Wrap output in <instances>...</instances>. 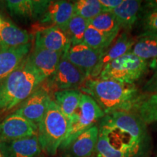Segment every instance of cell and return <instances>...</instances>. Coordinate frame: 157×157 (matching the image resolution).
<instances>
[{"label": "cell", "mask_w": 157, "mask_h": 157, "mask_svg": "<svg viewBox=\"0 0 157 157\" xmlns=\"http://www.w3.org/2000/svg\"><path fill=\"white\" fill-rule=\"evenodd\" d=\"M44 80L27 57L16 69L0 82V113L10 111L24 101Z\"/></svg>", "instance_id": "3"}, {"label": "cell", "mask_w": 157, "mask_h": 157, "mask_svg": "<svg viewBox=\"0 0 157 157\" xmlns=\"http://www.w3.org/2000/svg\"><path fill=\"white\" fill-rule=\"evenodd\" d=\"M105 114L90 96L82 93L81 101L77 111L70 119L68 135L60 148L64 150L75 139L87 129L95 126Z\"/></svg>", "instance_id": "6"}, {"label": "cell", "mask_w": 157, "mask_h": 157, "mask_svg": "<svg viewBox=\"0 0 157 157\" xmlns=\"http://www.w3.org/2000/svg\"><path fill=\"white\" fill-rule=\"evenodd\" d=\"M103 53L104 52L94 50L82 42L71 45L63 56L68 61L82 70L87 75V78H90Z\"/></svg>", "instance_id": "9"}, {"label": "cell", "mask_w": 157, "mask_h": 157, "mask_svg": "<svg viewBox=\"0 0 157 157\" xmlns=\"http://www.w3.org/2000/svg\"><path fill=\"white\" fill-rule=\"evenodd\" d=\"M98 126L90 127L82 133L66 149V157H89L95 151L98 139Z\"/></svg>", "instance_id": "17"}, {"label": "cell", "mask_w": 157, "mask_h": 157, "mask_svg": "<svg viewBox=\"0 0 157 157\" xmlns=\"http://www.w3.org/2000/svg\"><path fill=\"white\" fill-rule=\"evenodd\" d=\"M141 5L142 2L138 0H123L122 3L111 13L117 19L120 28L127 31L137 21Z\"/></svg>", "instance_id": "20"}, {"label": "cell", "mask_w": 157, "mask_h": 157, "mask_svg": "<svg viewBox=\"0 0 157 157\" xmlns=\"http://www.w3.org/2000/svg\"><path fill=\"white\" fill-rule=\"evenodd\" d=\"M74 5L75 14L88 21L103 12L99 0H78Z\"/></svg>", "instance_id": "27"}, {"label": "cell", "mask_w": 157, "mask_h": 157, "mask_svg": "<svg viewBox=\"0 0 157 157\" xmlns=\"http://www.w3.org/2000/svg\"><path fill=\"white\" fill-rule=\"evenodd\" d=\"M87 78V75L82 70L63 56L56 71L48 78V88L57 91L76 90L81 87Z\"/></svg>", "instance_id": "7"}, {"label": "cell", "mask_w": 157, "mask_h": 157, "mask_svg": "<svg viewBox=\"0 0 157 157\" xmlns=\"http://www.w3.org/2000/svg\"><path fill=\"white\" fill-rule=\"evenodd\" d=\"M123 0H99L103 12L111 13L122 3Z\"/></svg>", "instance_id": "30"}, {"label": "cell", "mask_w": 157, "mask_h": 157, "mask_svg": "<svg viewBox=\"0 0 157 157\" xmlns=\"http://www.w3.org/2000/svg\"><path fill=\"white\" fill-rule=\"evenodd\" d=\"M31 36L27 31L19 28L11 21L3 19L0 24V45L17 47L30 43Z\"/></svg>", "instance_id": "19"}, {"label": "cell", "mask_w": 157, "mask_h": 157, "mask_svg": "<svg viewBox=\"0 0 157 157\" xmlns=\"http://www.w3.org/2000/svg\"><path fill=\"white\" fill-rule=\"evenodd\" d=\"M70 119L66 117L53 100L49 103L48 110L38 125V139L42 150L55 156L67 136Z\"/></svg>", "instance_id": "4"}, {"label": "cell", "mask_w": 157, "mask_h": 157, "mask_svg": "<svg viewBox=\"0 0 157 157\" xmlns=\"http://www.w3.org/2000/svg\"><path fill=\"white\" fill-rule=\"evenodd\" d=\"M71 46L68 35L62 29L56 26H49L36 32L35 47L62 52H66Z\"/></svg>", "instance_id": "12"}, {"label": "cell", "mask_w": 157, "mask_h": 157, "mask_svg": "<svg viewBox=\"0 0 157 157\" xmlns=\"http://www.w3.org/2000/svg\"><path fill=\"white\" fill-rule=\"evenodd\" d=\"M4 18L2 17L1 16V15H0V24H1V23H2V20H3Z\"/></svg>", "instance_id": "32"}, {"label": "cell", "mask_w": 157, "mask_h": 157, "mask_svg": "<svg viewBox=\"0 0 157 157\" xmlns=\"http://www.w3.org/2000/svg\"><path fill=\"white\" fill-rule=\"evenodd\" d=\"M146 6L148 10H157V0L146 2Z\"/></svg>", "instance_id": "31"}, {"label": "cell", "mask_w": 157, "mask_h": 157, "mask_svg": "<svg viewBox=\"0 0 157 157\" xmlns=\"http://www.w3.org/2000/svg\"><path fill=\"white\" fill-rule=\"evenodd\" d=\"M118 35L108 34L88 25L84 34L83 43L94 50L105 52L114 42Z\"/></svg>", "instance_id": "24"}, {"label": "cell", "mask_w": 157, "mask_h": 157, "mask_svg": "<svg viewBox=\"0 0 157 157\" xmlns=\"http://www.w3.org/2000/svg\"><path fill=\"white\" fill-rule=\"evenodd\" d=\"M96 157H137L146 144V124L133 112H115L100 120Z\"/></svg>", "instance_id": "1"}, {"label": "cell", "mask_w": 157, "mask_h": 157, "mask_svg": "<svg viewBox=\"0 0 157 157\" xmlns=\"http://www.w3.org/2000/svg\"><path fill=\"white\" fill-rule=\"evenodd\" d=\"M143 23L146 32L157 34V10H148L143 16Z\"/></svg>", "instance_id": "28"}, {"label": "cell", "mask_w": 157, "mask_h": 157, "mask_svg": "<svg viewBox=\"0 0 157 157\" xmlns=\"http://www.w3.org/2000/svg\"><path fill=\"white\" fill-rule=\"evenodd\" d=\"M42 151L38 135L0 142L3 157H39Z\"/></svg>", "instance_id": "11"}, {"label": "cell", "mask_w": 157, "mask_h": 157, "mask_svg": "<svg viewBox=\"0 0 157 157\" xmlns=\"http://www.w3.org/2000/svg\"><path fill=\"white\" fill-rule=\"evenodd\" d=\"M130 52L146 61L157 58V34L145 32L141 34L135 39Z\"/></svg>", "instance_id": "23"}, {"label": "cell", "mask_w": 157, "mask_h": 157, "mask_svg": "<svg viewBox=\"0 0 157 157\" xmlns=\"http://www.w3.org/2000/svg\"><path fill=\"white\" fill-rule=\"evenodd\" d=\"M63 53L35 47L28 60L37 72L48 79L53 74Z\"/></svg>", "instance_id": "16"}, {"label": "cell", "mask_w": 157, "mask_h": 157, "mask_svg": "<svg viewBox=\"0 0 157 157\" xmlns=\"http://www.w3.org/2000/svg\"><path fill=\"white\" fill-rule=\"evenodd\" d=\"M154 69L153 75L143 86V90L145 94L157 93V65L154 67Z\"/></svg>", "instance_id": "29"}, {"label": "cell", "mask_w": 157, "mask_h": 157, "mask_svg": "<svg viewBox=\"0 0 157 157\" xmlns=\"http://www.w3.org/2000/svg\"><path fill=\"white\" fill-rule=\"evenodd\" d=\"M148 67V61L129 52L108 63L98 77L135 84L146 74Z\"/></svg>", "instance_id": "5"}, {"label": "cell", "mask_w": 157, "mask_h": 157, "mask_svg": "<svg viewBox=\"0 0 157 157\" xmlns=\"http://www.w3.org/2000/svg\"><path fill=\"white\" fill-rule=\"evenodd\" d=\"M88 25L89 21L87 20L76 14L74 15L66 30V33L70 39L71 45L83 42L84 34Z\"/></svg>", "instance_id": "26"}, {"label": "cell", "mask_w": 157, "mask_h": 157, "mask_svg": "<svg viewBox=\"0 0 157 157\" xmlns=\"http://www.w3.org/2000/svg\"><path fill=\"white\" fill-rule=\"evenodd\" d=\"M38 135V127L24 117L13 113L0 122V142Z\"/></svg>", "instance_id": "10"}, {"label": "cell", "mask_w": 157, "mask_h": 157, "mask_svg": "<svg viewBox=\"0 0 157 157\" xmlns=\"http://www.w3.org/2000/svg\"><path fill=\"white\" fill-rule=\"evenodd\" d=\"M74 15V3L67 1H51L46 13L39 21L41 23L50 24V26L58 27L66 32L68 23Z\"/></svg>", "instance_id": "15"}, {"label": "cell", "mask_w": 157, "mask_h": 157, "mask_svg": "<svg viewBox=\"0 0 157 157\" xmlns=\"http://www.w3.org/2000/svg\"><path fill=\"white\" fill-rule=\"evenodd\" d=\"M132 112L146 124L157 122V93L140 95Z\"/></svg>", "instance_id": "22"}, {"label": "cell", "mask_w": 157, "mask_h": 157, "mask_svg": "<svg viewBox=\"0 0 157 157\" xmlns=\"http://www.w3.org/2000/svg\"><path fill=\"white\" fill-rule=\"evenodd\" d=\"M81 96L82 92L76 90H58L55 92L53 101L63 113L71 119L77 111Z\"/></svg>", "instance_id": "21"}, {"label": "cell", "mask_w": 157, "mask_h": 157, "mask_svg": "<svg viewBox=\"0 0 157 157\" xmlns=\"http://www.w3.org/2000/svg\"><path fill=\"white\" fill-rule=\"evenodd\" d=\"M31 44L17 47L0 45V82L15 71L29 56Z\"/></svg>", "instance_id": "14"}, {"label": "cell", "mask_w": 157, "mask_h": 157, "mask_svg": "<svg viewBox=\"0 0 157 157\" xmlns=\"http://www.w3.org/2000/svg\"><path fill=\"white\" fill-rule=\"evenodd\" d=\"M89 24L97 30L108 34L118 35L121 29L117 19L112 13L109 12H103L90 20Z\"/></svg>", "instance_id": "25"}, {"label": "cell", "mask_w": 157, "mask_h": 157, "mask_svg": "<svg viewBox=\"0 0 157 157\" xmlns=\"http://www.w3.org/2000/svg\"><path fill=\"white\" fill-rule=\"evenodd\" d=\"M80 90L93 98L105 115L132 112L141 95L135 84L98 77L88 78Z\"/></svg>", "instance_id": "2"}, {"label": "cell", "mask_w": 157, "mask_h": 157, "mask_svg": "<svg viewBox=\"0 0 157 157\" xmlns=\"http://www.w3.org/2000/svg\"><path fill=\"white\" fill-rule=\"evenodd\" d=\"M89 157H96L95 156H94V155H93V156H89Z\"/></svg>", "instance_id": "34"}, {"label": "cell", "mask_w": 157, "mask_h": 157, "mask_svg": "<svg viewBox=\"0 0 157 157\" xmlns=\"http://www.w3.org/2000/svg\"><path fill=\"white\" fill-rule=\"evenodd\" d=\"M51 1L48 0H8L7 10L13 16L25 20H40Z\"/></svg>", "instance_id": "13"}, {"label": "cell", "mask_w": 157, "mask_h": 157, "mask_svg": "<svg viewBox=\"0 0 157 157\" xmlns=\"http://www.w3.org/2000/svg\"><path fill=\"white\" fill-rule=\"evenodd\" d=\"M0 157H3V156H2V154H1V152H0Z\"/></svg>", "instance_id": "33"}, {"label": "cell", "mask_w": 157, "mask_h": 157, "mask_svg": "<svg viewBox=\"0 0 157 157\" xmlns=\"http://www.w3.org/2000/svg\"><path fill=\"white\" fill-rule=\"evenodd\" d=\"M135 39L127 32H124L117 37L114 43L111 45L104 52L102 58L98 63V66L92 72L90 78H97L101 74V71L109 63L112 62L119 57L130 52L133 45L135 44Z\"/></svg>", "instance_id": "18"}, {"label": "cell", "mask_w": 157, "mask_h": 157, "mask_svg": "<svg viewBox=\"0 0 157 157\" xmlns=\"http://www.w3.org/2000/svg\"><path fill=\"white\" fill-rule=\"evenodd\" d=\"M51 100L48 88L39 86L13 113L24 117L38 127Z\"/></svg>", "instance_id": "8"}]
</instances>
